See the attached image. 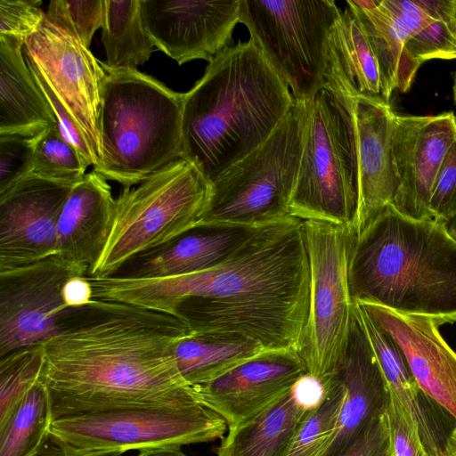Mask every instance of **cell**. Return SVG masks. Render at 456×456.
Masks as SVG:
<instances>
[{
	"label": "cell",
	"mask_w": 456,
	"mask_h": 456,
	"mask_svg": "<svg viewBox=\"0 0 456 456\" xmlns=\"http://www.w3.org/2000/svg\"><path fill=\"white\" fill-rule=\"evenodd\" d=\"M32 456H68L60 442L50 433L42 445ZM102 456H121L120 454H109Z\"/></svg>",
	"instance_id": "42"
},
{
	"label": "cell",
	"mask_w": 456,
	"mask_h": 456,
	"mask_svg": "<svg viewBox=\"0 0 456 456\" xmlns=\"http://www.w3.org/2000/svg\"><path fill=\"white\" fill-rule=\"evenodd\" d=\"M265 349L239 334L202 333L181 338L175 348L179 371L191 387L208 383Z\"/></svg>",
	"instance_id": "27"
},
{
	"label": "cell",
	"mask_w": 456,
	"mask_h": 456,
	"mask_svg": "<svg viewBox=\"0 0 456 456\" xmlns=\"http://www.w3.org/2000/svg\"><path fill=\"white\" fill-rule=\"evenodd\" d=\"M310 269L306 323L297 346L307 375L321 384L334 373L346 346L354 313L348 285L354 227L303 221Z\"/></svg>",
	"instance_id": "10"
},
{
	"label": "cell",
	"mask_w": 456,
	"mask_h": 456,
	"mask_svg": "<svg viewBox=\"0 0 456 456\" xmlns=\"http://www.w3.org/2000/svg\"><path fill=\"white\" fill-rule=\"evenodd\" d=\"M456 141L452 111L433 116L395 115L392 153L399 187L393 206L413 219H429L433 183L449 149Z\"/></svg>",
	"instance_id": "17"
},
{
	"label": "cell",
	"mask_w": 456,
	"mask_h": 456,
	"mask_svg": "<svg viewBox=\"0 0 456 456\" xmlns=\"http://www.w3.org/2000/svg\"><path fill=\"white\" fill-rule=\"evenodd\" d=\"M449 232L456 239V216L446 223Z\"/></svg>",
	"instance_id": "45"
},
{
	"label": "cell",
	"mask_w": 456,
	"mask_h": 456,
	"mask_svg": "<svg viewBox=\"0 0 456 456\" xmlns=\"http://www.w3.org/2000/svg\"><path fill=\"white\" fill-rule=\"evenodd\" d=\"M359 305L397 343L419 388L456 421V352L436 322L373 304Z\"/></svg>",
	"instance_id": "19"
},
{
	"label": "cell",
	"mask_w": 456,
	"mask_h": 456,
	"mask_svg": "<svg viewBox=\"0 0 456 456\" xmlns=\"http://www.w3.org/2000/svg\"><path fill=\"white\" fill-rule=\"evenodd\" d=\"M35 136L0 134V191L32 173Z\"/></svg>",
	"instance_id": "35"
},
{
	"label": "cell",
	"mask_w": 456,
	"mask_h": 456,
	"mask_svg": "<svg viewBox=\"0 0 456 456\" xmlns=\"http://www.w3.org/2000/svg\"><path fill=\"white\" fill-rule=\"evenodd\" d=\"M41 5L39 0H0V37L25 41L46 16Z\"/></svg>",
	"instance_id": "36"
},
{
	"label": "cell",
	"mask_w": 456,
	"mask_h": 456,
	"mask_svg": "<svg viewBox=\"0 0 456 456\" xmlns=\"http://www.w3.org/2000/svg\"><path fill=\"white\" fill-rule=\"evenodd\" d=\"M294 102L251 38L228 46L184 94L182 159L212 183L266 141Z\"/></svg>",
	"instance_id": "3"
},
{
	"label": "cell",
	"mask_w": 456,
	"mask_h": 456,
	"mask_svg": "<svg viewBox=\"0 0 456 456\" xmlns=\"http://www.w3.org/2000/svg\"><path fill=\"white\" fill-rule=\"evenodd\" d=\"M88 269L58 255L0 273V357L54 336L67 282Z\"/></svg>",
	"instance_id": "12"
},
{
	"label": "cell",
	"mask_w": 456,
	"mask_h": 456,
	"mask_svg": "<svg viewBox=\"0 0 456 456\" xmlns=\"http://www.w3.org/2000/svg\"><path fill=\"white\" fill-rule=\"evenodd\" d=\"M115 206L108 180L94 170L72 186L63 204L58 222L57 255L86 266V276L92 274L108 243Z\"/></svg>",
	"instance_id": "22"
},
{
	"label": "cell",
	"mask_w": 456,
	"mask_h": 456,
	"mask_svg": "<svg viewBox=\"0 0 456 456\" xmlns=\"http://www.w3.org/2000/svg\"><path fill=\"white\" fill-rule=\"evenodd\" d=\"M88 167L77 149L61 135L57 126L35 136L32 174L75 184L84 178Z\"/></svg>",
	"instance_id": "32"
},
{
	"label": "cell",
	"mask_w": 456,
	"mask_h": 456,
	"mask_svg": "<svg viewBox=\"0 0 456 456\" xmlns=\"http://www.w3.org/2000/svg\"><path fill=\"white\" fill-rule=\"evenodd\" d=\"M73 185L31 173L0 191V273L57 255L59 217Z\"/></svg>",
	"instance_id": "14"
},
{
	"label": "cell",
	"mask_w": 456,
	"mask_h": 456,
	"mask_svg": "<svg viewBox=\"0 0 456 456\" xmlns=\"http://www.w3.org/2000/svg\"><path fill=\"white\" fill-rule=\"evenodd\" d=\"M354 303L456 322V239L446 223L413 219L392 204L355 232L348 262Z\"/></svg>",
	"instance_id": "4"
},
{
	"label": "cell",
	"mask_w": 456,
	"mask_h": 456,
	"mask_svg": "<svg viewBox=\"0 0 456 456\" xmlns=\"http://www.w3.org/2000/svg\"><path fill=\"white\" fill-rule=\"evenodd\" d=\"M430 217L447 223L456 216V141L445 155L431 190Z\"/></svg>",
	"instance_id": "38"
},
{
	"label": "cell",
	"mask_w": 456,
	"mask_h": 456,
	"mask_svg": "<svg viewBox=\"0 0 456 456\" xmlns=\"http://www.w3.org/2000/svg\"><path fill=\"white\" fill-rule=\"evenodd\" d=\"M342 456H395L387 412L373 420Z\"/></svg>",
	"instance_id": "39"
},
{
	"label": "cell",
	"mask_w": 456,
	"mask_h": 456,
	"mask_svg": "<svg viewBox=\"0 0 456 456\" xmlns=\"http://www.w3.org/2000/svg\"><path fill=\"white\" fill-rule=\"evenodd\" d=\"M255 228L202 224L163 247L132 258L112 276L127 279L167 278L212 269L232 256Z\"/></svg>",
	"instance_id": "21"
},
{
	"label": "cell",
	"mask_w": 456,
	"mask_h": 456,
	"mask_svg": "<svg viewBox=\"0 0 456 456\" xmlns=\"http://www.w3.org/2000/svg\"><path fill=\"white\" fill-rule=\"evenodd\" d=\"M102 88L101 162L95 169L123 188L182 159L184 94L137 69H110Z\"/></svg>",
	"instance_id": "5"
},
{
	"label": "cell",
	"mask_w": 456,
	"mask_h": 456,
	"mask_svg": "<svg viewBox=\"0 0 456 456\" xmlns=\"http://www.w3.org/2000/svg\"><path fill=\"white\" fill-rule=\"evenodd\" d=\"M322 386V400L305 417L289 456H326L331 445L343 403V390L334 375Z\"/></svg>",
	"instance_id": "31"
},
{
	"label": "cell",
	"mask_w": 456,
	"mask_h": 456,
	"mask_svg": "<svg viewBox=\"0 0 456 456\" xmlns=\"http://www.w3.org/2000/svg\"><path fill=\"white\" fill-rule=\"evenodd\" d=\"M358 154V204L355 232L381 209L393 204L399 180L392 153L395 112L380 98L354 99Z\"/></svg>",
	"instance_id": "20"
},
{
	"label": "cell",
	"mask_w": 456,
	"mask_h": 456,
	"mask_svg": "<svg viewBox=\"0 0 456 456\" xmlns=\"http://www.w3.org/2000/svg\"><path fill=\"white\" fill-rule=\"evenodd\" d=\"M293 392L299 402L309 410L317 407L323 397V388L320 381L307 374L297 381Z\"/></svg>",
	"instance_id": "41"
},
{
	"label": "cell",
	"mask_w": 456,
	"mask_h": 456,
	"mask_svg": "<svg viewBox=\"0 0 456 456\" xmlns=\"http://www.w3.org/2000/svg\"><path fill=\"white\" fill-rule=\"evenodd\" d=\"M23 45L20 38L0 37V134L34 137L57 121L28 66Z\"/></svg>",
	"instance_id": "24"
},
{
	"label": "cell",
	"mask_w": 456,
	"mask_h": 456,
	"mask_svg": "<svg viewBox=\"0 0 456 456\" xmlns=\"http://www.w3.org/2000/svg\"><path fill=\"white\" fill-rule=\"evenodd\" d=\"M93 298L170 314L191 334H239L265 350L297 349L310 300L303 221L287 216L257 226L223 264L153 279L88 277Z\"/></svg>",
	"instance_id": "1"
},
{
	"label": "cell",
	"mask_w": 456,
	"mask_h": 456,
	"mask_svg": "<svg viewBox=\"0 0 456 456\" xmlns=\"http://www.w3.org/2000/svg\"><path fill=\"white\" fill-rule=\"evenodd\" d=\"M102 43L110 69H137L148 61L154 44L143 23L140 0H104Z\"/></svg>",
	"instance_id": "29"
},
{
	"label": "cell",
	"mask_w": 456,
	"mask_h": 456,
	"mask_svg": "<svg viewBox=\"0 0 456 456\" xmlns=\"http://www.w3.org/2000/svg\"><path fill=\"white\" fill-rule=\"evenodd\" d=\"M306 112L307 100H295L266 141L211 183V198L201 224L257 227L289 216Z\"/></svg>",
	"instance_id": "8"
},
{
	"label": "cell",
	"mask_w": 456,
	"mask_h": 456,
	"mask_svg": "<svg viewBox=\"0 0 456 456\" xmlns=\"http://www.w3.org/2000/svg\"><path fill=\"white\" fill-rule=\"evenodd\" d=\"M333 375L342 387L343 403L326 456H342L373 420L387 412L390 403L387 382L360 321L356 304L347 343Z\"/></svg>",
	"instance_id": "18"
},
{
	"label": "cell",
	"mask_w": 456,
	"mask_h": 456,
	"mask_svg": "<svg viewBox=\"0 0 456 456\" xmlns=\"http://www.w3.org/2000/svg\"><path fill=\"white\" fill-rule=\"evenodd\" d=\"M452 93L454 103L456 104V70L453 73Z\"/></svg>",
	"instance_id": "46"
},
{
	"label": "cell",
	"mask_w": 456,
	"mask_h": 456,
	"mask_svg": "<svg viewBox=\"0 0 456 456\" xmlns=\"http://www.w3.org/2000/svg\"><path fill=\"white\" fill-rule=\"evenodd\" d=\"M387 415L395 456H434L424 445L411 415L391 392Z\"/></svg>",
	"instance_id": "37"
},
{
	"label": "cell",
	"mask_w": 456,
	"mask_h": 456,
	"mask_svg": "<svg viewBox=\"0 0 456 456\" xmlns=\"http://www.w3.org/2000/svg\"><path fill=\"white\" fill-rule=\"evenodd\" d=\"M341 10L333 0H241L240 23L297 101L325 87L328 33Z\"/></svg>",
	"instance_id": "11"
},
{
	"label": "cell",
	"mask_w": 456,
	"mask_h": 456,
	"mask_svg": "<svg viewBox=\"0 0 456 456\" xmlns=\"http://www.w3.org/2000/svg\"><path fill=\"white\" fill-rule=\"evenodd\" d=\"M63 298L68 307H78L93 299V289L86 276L69 280L63 290Z\"/></svg>",
	"instance_id": "40"
},
{
	"label": "cell",
	"mask_w": 456,
	"mask_h": 456,
	"mask_svg": "<svg viewBox=\"0 0 456 456\" xmlns=\"http://www.w3.org/2000/svg\"><path fill=\"white\" fill-rule=\"evenodd\" d=\"M376 57L382 98L389 103L395 90L411 88L421 63L406 48L407 29L390 0H349Z\"/></svg>",
	"instance_id": "25"
},
{
	"label": "cell",
	"mask_w": 456,
	"mask_h": 456,
	"mask_svg": "<svg viewBox=\"0 0 456 456\" xmlns=\"http://www.w3.org/2000/svg\"><path fill=\"white\" fill-rule=\"evenodd\" d=\"M23 53L73 118L100 165V113L106 76L100 61L46 16L24 41Z\"/></svg>",
	"instance_id": "13"
},
{
	"label": "cell",
	"mask_w": 456,
	"mask_h": 456,
	"mask_svg": "<svg viewBox=\"0 0 456 456\" xmlns=\"http://www.w3.org/2000/svg\"><path fill=\"white\" fill-rule=\"evenodd\" d=\"M135 456H189L181 448H160L138 452Z\"/></svg>",
	"instance_id": "43"
},
{
	"label": "cell",
	"mask_w": 456,
	"mask_h": 456,
	"mask_svg": "<svg viewBox=\"0 0 456 456\" xmlns=\"http://www.w3.org/2000/svg\"><path fill=\"white\" fill-rule=\"evenodd\" d=\"M444 456H456V424L446 439Z\"/></svg>",
	"instance_id": "44"
},
{
	"label": "cell",
	"mask_w": 456,
	"mask_h": 456,
	"mask_svg": "<svg viewBox=\"0 0 456 456\" xmlns=\"http://www.w3.org/2000/svg\"><path fill=\"white\" fill-rule=\"evenodd\" d=\"M211 183L193 163L179 159L116 198L105 249L89 276L114 275L132 258L163 247L200 226Z\"/></svg>",
	"instance_id": "7"
},
{
	"label": "cell",
	"mask_w": 456,
	"mask_h": 456,
	"mask_svg": "<svg viewBox=\"0 0 456 456\" xmlns=\"http://www.w3.org/2000/svg\"><path fill=\"white\" fill-rule=\"evenodd\" d=\"M145 28L159 51L179 65L210 62L228 47L241 0H140Z\"/></svg>",
	"instance_id": "15"
},
{
	"label": "cell",
	"mask_w": 456,
	"mask_h": 456,
	"mask_svg": "<svg viewBox=\"0 0 456 456\" xmlns=\"http://www.w3.org/2000/svg\"><path fill=\"white\" fill-rule=\"evenodd\" d=\"M45 355L41 345L0 357V423L41 379Z\"/></svg>",
	"instance_id": "33"
},
{
	"label": "cell",
	"mask_w": 456,
	"mask_h": 456,
	"mask_svg": "<svg viewBox=\"0 0 456 456\" xmlns=\"http://www.w3.org/2000/svg\"><path fill=\"white\" fill-rule=\"evenodd\" d=\"M46 17L90 48L94 33L102 28L104 0H52Z\"/></svg>",
	"instance_id": "34"
},
{
	"label": "cell",
	"mask_w": 456,
	"mask_h": 456,
	"mask_svg": "<svg viewBox=\"0 0 456 456\" xmlns=\"http://www.w3.org/2000/svg\"><path fill=\"white\" fill-rule=\"evenodd\" d=\"M53 422L49 390L40 379L0 423V456H32Z\"/></svg>",
	"instance_id": "30"
},
{
	"label": "cell",
	"mask_w": 456,
	"mask_h": 456,
	"mask_svg": "<svg viewBox=\"0 0 456 456\" xmlns=\"http://www.w3.org/2000/svg\"><path fill=\"white\" fill-rule=\"evenodd\" d=\"M309 411L292 388L258 415L228 429L216 456H289L295 435Z\"/></svg>",
	"instance_id": "26"
},
{
	"label": "cell",
	"mask_w": 456,
	"mask_h": 456,
	"mask_svg": "<svg viewBox=\"0 0 456 456\" xmlns=\"http://www.w3.org/2000/svg\"><path fill=\"white\" fill-rule=\"evenodd\" d=\"M358 154L354 99L323 87L307 100L302 155L289 215L354 227Z\"/></svg>",
	"instance_id": "6"
},
{
	"label": "cell",
	"mask_w": 456,
	"mask_h": 456,
	"mask_svg": "<svg viewBox=\"0 0 456 456\" xmlns=\"http://www.w3.org/2000/svg\"><path fill=\"white\" fill-rule=\"evenodd\" d=\"M227 429L219 414L200 403L64 417L52 423L50 433L68 456H102L208 443Z\"/></svg>",
	"instance_id": "9"
},
{
	"label": "cell",
	"mask_w": 456,
	"mask_h": 456,
	"mask_svg": "<svg viewBox=\"0 0 456 456\" xmlns=\"http://www.w3.org/2000/svg\"><path fill=\"white\" fill-rule=\"evenodd\" d=\"M307 374L296 349L265 350L220 377L193 387L228 429L270 407Z\"/></svg>",
	"instance_id": "16"
},
{
	"label": "cell",
	"mask_w": 456,
	"mask_h": 456,
	"mask_svg": "<svg viewBox=\"0 0 456 456\" xmlns=\"http://www.w3.org/2000/svg\"><path fill=\"white\" fill-rule=\"evenodd\" d=\"M454 16L456 20V0H454Z\"/></svg>",
	"instance_id": "47"
},
{
	"label": "cell",
	"mask_w": 456,
	"mask_h": 456,
	"mask_svg": "<svg viewBox=\"0 0 456 456\" xmlns=\"http://www.w3.org/2000/svg\"><path fill=\"white\" fill-rule=\"evenodd\" d=\"M188 334L176 317L126 303L94 298L67 307L56 334L41 344V379L50 393L53 421L203 403L176 363L175 345Z\"/></svg>",
	"instance_id": "2"
},
{
	"label": "cell",
	"mask_w": 456,
	"mask_h": 456,
	"mask_svg": "<svg viewBox=\"0 0 456 456\" xmlns=\"http://www.w3.org/2000/svg\"><path fill=\"white\" fill-rule=\"evenodd\" d=\"M407 29L406 48L419 63L456 59L454 0H390Z\"/></svg>",
	"instance_id": "28"
},
{
	"label": "cell",
	"mask_w": 456,
	"mask_h": 456,
	"mask_svg": "<svg viewBox=\"0 0 456 456\" xmlns=\"http://www.w3.org/2000/svg\"><path fill=\"white\" fill-rule=\"evenodd\" d=\"M323 77L326 88L346 98L383 100L378 61L348 1L328 33Z\"/></svg>",
	"instance_id": "23"
}]
</instances>
